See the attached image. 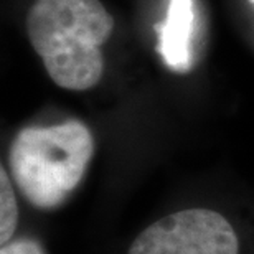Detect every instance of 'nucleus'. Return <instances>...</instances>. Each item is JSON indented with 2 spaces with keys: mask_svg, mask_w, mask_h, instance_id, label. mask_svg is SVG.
Returning a JSON list of instances; mask_svg holds the SVG:
<instances>
[{
  "mask_svg": "<svg viewBox=\"0 0 254 254\" xmlns=\"http://www.w3.org/2000/svg\"><path fill=\"white\" fill-rule=\"evenodd\" d=\"M28 38L60 88L86 91L104 71L101 47L114 20L99 0H35L27 17Z\"/></svg>",
  "mask_w": 254,
  "mask_h": 254,
  "instance_id": "f257e3e1",
  "label": "nucleus"
},
{
  "mask_svg": "<svg viewBox=\"0 0 254 254\" xmlns=\"http://www.w3.org/2000/svg\"><path fill=\"white\" fill-rule=\"evenodd\" d=\"M94 139L81 121L25 127L8 149V170L30 205L53 210L66 201L88 170Z\"/></svg>",
  "mask_w": 254,
  "mask_h": 254,
  "instance_id": "f03ea898",
  "label": "nucleus"
},
{
  "mask_svg": "<svg viewBox=\"0 0 254 254\" xmlns=\"http://www.w3.org/2000/svg\"><path fill=\"white\" fill-rule=\"evenodd\" d=\"M127 254H240V241L221 213L191 208L147 226Z\"/></svg>",
  "mask_w": 254,
  "mask_h": 254,
  "instance_id": "7ed1b4c3",
  "label": "nucleus"
},
{
  "mask_svg": "<svg viewBox=\"0 0 254 254\" xmlns=\"http://www.w3.org/2000/svg\"><path fill=\"white\" fill-rule=\"evenodd\" d=\"M193 20V0H170L165 23L160 27L159 52L165 64L177 73L190 69Z\"/></svg>",
  "mask_w": 254,
  "mask_h": 254,
  "instance_id": "20e7f679",
  "label": "nucleus"
},
{
  "mask_svg": "<svg viewBox=\"0 0 254 254\" xmlns=\"http://www.w3.org/2000/svg\"><path fill=\"white\" fill-rule=\"evenodd\" d=\"M18 223V206L8 174L0 169V243L7 245L12 240Z\"/></svg>",
  "mask_w": 254,
  "mask_h": 254,
  "instance_id": "39448f33",
  "label": "nucleus"
},
{
  "mask_svg": "<svg viewBox=\"0 0 254 254\" xmlns=\"http://www.w3.org/2000/svg\"><path fill=\"white\" fill-rule=\"evenodd\" d=\"M0 254H45L40 243L30 238H22V240L10 241L2 246Z\"/></svg>",
  "mask_w": 254,
  "mask_h": 254,
  "instance_id": "423d86ee",
  "label": "nucleus"
},
{
  "mask_svg": "<svg viewBox=\"0 0 254 254\" xmlns=\"http://www.w3.org/2000/svg\"><path fill=\"white\" fill-rule=\"evenodd\" d=\"M251 2H253V3H254V0H251Z\"/></svg>",
  "mask_w": 254,
  "mask_h": 254,
  "instance_id": "0eeeda50",
  "label": "nucleus"
}]
</instances>
